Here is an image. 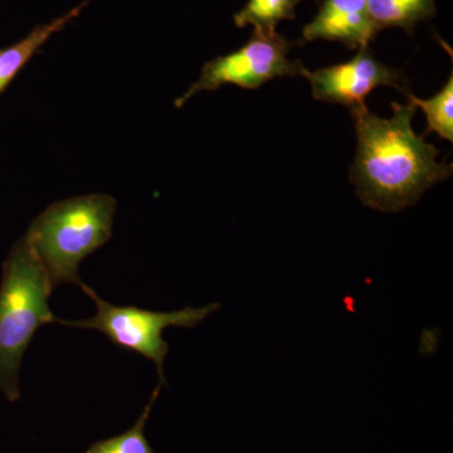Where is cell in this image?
I'll use <instances>...</instances> for the list:
<instances>
[{
  "mask_svg": "<svg viewBox=\"0 0 453 453\" xmlns=\"http://www.w3.org/2000/svg\"><path fill=\"white\" fill-rule=\"evenodd\" d=\"M393 116L380 118L365 105L350 109L357 151L350 179L366 207L399 211L451 177L452 165L437 160L438 150L413 131L416 106L392 104Z\"/></svg>",
  "mask_w": 453,
  "mask_h": 453,
  "instance_id": "1",
  "label": "cell"
},
{
  "mask_svg": "<svg viewBox=\"0 0 453 453\" xmlns=\"http://www.w3.org/2000/svg\"><path fill=\"white\" fill-rule=\"evenodd\" d=\"M53 288L26 237L3 265L0 283V389L8 401L19 398V372L29 342L43 325L55 323L49 299Z\"/></svg>",
  "mask_w": 453,
  "mask_h": 453,
  "instance_id": "2",
  "label": "cell"
},
{
  "mask_svg": "<svg viewBox=\"0 0 453 453\" xmlns=\"http://www.w3.org/2000/svg\"><path fill=\"white\" fill-rule=\"evenodd\" d=\"M116 201L107 195H89L50 205L29 226L25 235L50 285H81L79 266L112 234Z\"/></svg>",
  "mask_w": 453,
  "mask_h": 453,
  "instance_id": "3",
  "label": "cell"
},
{
  "mask_svg": "<svg viewBox=\"0 0 453 453\" xmlns=\"http://www.w3.org/2000/svg\"><path fill=\"white\" fill-rule=\"evenodd\" d=\"M80 286L96 303V315L86 320L64 321L57 319V321L65 326L97 330L105 334L118 347L148 357L157 366L162 383H165L164 360L169 351L168 342L163 339L164 330L170 326L195 327L219 309V303L172 312L149 311L136 306H115L101 299L85 283Z\"/></svg>",
  "mask_w": 453,
  "mask_h": 453,
  "instance_id": "4",
  "label": "cell"
},
{
  "mask_svg": "<svg viewBox=\"0 0 453 453\" xmlns=\"http://www.w3.org/2000/svg\"><path fill=\"white\" fill-rule=\"evenodd\" d=\"M291 47L277 32L253 31L251 40L240 50L205 64L198 81L175 100V106L181 107L199 92L214 91L223 85L256 89L277 77L301 76L305 67L288 58Z\"/></svg>",
  "mask_w": 453,
  "mask_h": 453,
  "instance_id": "5",
  "label": "cell"
},
{
  "mask_svg": "<svg viewBox=\"0 0 453 453\" xmlns=\"http://www.w3.org/2000/svg\"><path fill=\"white\" fill-rule=\"evenodd\" d=\"M301 76L309 80L316 100L340 104L349 109L365 105V97L380 86L410 91L402 73L375 59L369 47L359 49L345 64L315 71L303 68Z\"/></svg>",
  "mask_w": 453,
  "mask_h": 453,
  "instance_id": "6",
  "label": "cell"
},
{
  "mask_svg": "<svg viewBox=\"0 0 453 453\" xmlns=\"http://www.w3.org/2000/svg\"><path fill=\"white\" fill-rule=\"evenodd\" d=\"M378 32L368 0H323L319 13L303 28V41L340 42L348 49L359 50L369 47Z\"/></svg>",
  "mask_w": 453,
  "mask_h": 453,
  "instance_id": "7",
  "label": "cell"
},
{
  "mask_svg": "<svg viewBox=\"0 0 453 453\" xmlns=\"http://www.w3.org/2000/svg\"><path fill=\"white\" fill-rule=\"evenodd\" d=\"M91 2H94V0H83L81 4L71 9L64 16L56 18L49 25L35 27L27 37L17 42L13 46L0 50V94L7 88L9 83L13 81L14 77L25 67L27 62L38 52V50L53 35L62 31L68 23L73 22L74 18L80 16L83 9L88 7Z\"/></svg>",
  "mask_w": 453,
  "mask_h": 453,
  "instance_id": "8",
  "label": "cell"
},
{
  "mask_svg": "<svg viewBox=\"0 0 453 453\" xmlns=\"http://www.w3.org/2000/svg\"><path fill=\"white\" fill-rule=\"evenodd\" d=\"M368 9L378 31L398 27L412 33L417 23L436 14V0H368Z\"/></svg>",
  "mask_w": 453,
  "mask_h": 453,
  "instance_id": "9",
  "label": "cell"
},
{
  "mask_svg": "<svg viewBox=\"0 0 453 453\" xmlns=\"http://www.w3.org/2000/svg\"><path fill=\"white\" fill-rule=\"evenodd\" d=\"M303 0H249L242 11L234 14L235 26H252L255 31L273 35L280 22L295 19V9Z\"/></svg>",
  "mask_w": 453,
  "mask_h": 453,
  "instance_id": "10",
  "label": "cell"
},
{
  "mask_svg": "<svg viewBox=\"0 0 453 453\" xmlns=\"http://www.w3.org/2000/svg\"><path fill=\"white\" fill-rule=\"evenodd\" d=\"M407 97L410 98L411 104L416 107H421L425 112L426 120H427V131L425 135L429 133H436L441 138L447 142H453V76H449V81L443 86V88L428 100H423L411 94L410 91L405 92Z\"/></svg>",
  "mask_w": 453,
  "mask_h": 453,
  "instance_id": "11",
  "label": "cell"
},
{
  "mask_svg": "<svg viewBox=\"0 0 453 453\" xmlns=\"http://www.w3.org/2000/svg\"><path fill=\"white\" fill-rule=\"evenodd\" d=\"M160 387H162V383H159V386L155 388L150 401L146 404L142 416L139 417L138 421L133 427L127 429L124 434H119V436L98 441V442L89 447L85 453H154L150 443L146 440L145 427L149 416H150L151 408H153L155 401L159 395Z\"/></svg>",
  "mask_w": 453,
  "mask_h": 453,
  "instance_id": "12",
  "label": "cell"
}]
</instances>
